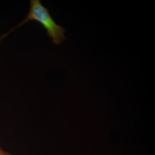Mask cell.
Instances as JSON below:
<instances>
[{"mask_svg": "<svg viewBox=\"0 0 155 155\" xmlns=\"http://www.w3.org/2000/svg\"><path fill=\"white\" fill-rule=\"evenodd\" d=\"M0 155H12L11 153L5 150L0 146Z\"/></svg>", "mask_w": 155, "mask_h": 155, "instance_id": "obj_2", "label": "cell"}, {"mask_svg": "<svg viewBox=\"0 0 155 155\" xmlns=\"http://www.w3.org/2000/svg\"><path fill=\"white\" fill-rule=\"evenodd\" d=\"M30 20H35L41 24L47 30V35L51 38L54 44H61L65 40V29L56 23L48 10L42 5L39 0L30 1V10L27 17L11 31Z\"/></svg>", "mask_w": 155, "mask_h": 155, "instance_id": "obj_1", "label": "cell"}]
</instances>
